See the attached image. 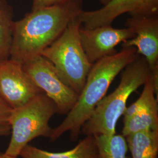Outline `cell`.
Segmentation results:
<instances>
[{
	"label": "cell",
	"instance_id": "8fae6325",
	"mask_svg": "<svg viewBox=\"0 0 158 158\" xmlns=\"http://www.w3.org/2000/svg\"><path fill=\"white\" fill-rule=\"evenodd\" d=\"M99 152L96 139L87 135L73 149L63 152H51L28 144L19 154L22 158H98Z\"/></svg>",
	"mask_w": 158,
	"mask_h": 158
},
{
	"label": "cell",
	"instance_id": "52a82bcc",
	"mask_svg": "<svg viewBox=\"0 0 158 158\" xmlns=\"http://www.w3.org/2000/svg\"><path fill=\"white\" fill-rule=\"evenodd\" d=\"M42 93L23 64L10 58L0 62V100L10 108L19 107Z\"/></svg>",
	"mask_w": 158,
	"mask_h": 158
},
{
	"label": "cell",
	"instance_id": "9c48e42d",
	"mask_svg": "<svg viewBox=\"0 0 158 158\" xmlns=\"http://www.w3.org/2000/svg\"><path fill=\"white\" fill-rule=\"evenodd\" d=\"M79 36L85 54L91 64L105 57L115 53V48L120 44L135 36L133 31L113 28L111 25L86 29L80 27Z\"/></svg>",
	"mask_w": 158,
	"mask_h": 158
},
{
	"label": "cell",
	"instance_id": "ffe728a7",
	"mask_svg": "<svg viewBox=\"0 0 158 158\" xmlns=\"http://www.w3.org/2000/svg\"><path fill=\"white\" fill-rule=\"evenodd\" d=\"M100 2L102 3L103 6L105 5L106 4H107L108 2L109 1V0H100Z\"/></svg>",
	"mask_w": 158,
	"mask_h": 158
},
{
	"label": "cell",
	"instance_id": "ac0fdd59",
	"mask_svg": "<svg viewBox=\"0 0 158 158\" xmlns=\"http://www.w3.org/2000/svg\"><path fill=\"white\" fill-rule=\"evenodd\" d=\"M11 133V127L9 124L0 125V137L8 135Z\"/></svg>",
	"mask_w": 158,
	"mask_h": 158
},
{
	"label": "cell",
	"instance_id": "3957f363",
	"mask_svg": "<svg viewBox=\"0 0 158 158\" xmlns=\"http://www.w3.org/2000/svg\"><path fill=\"white\" fill-rule=\"evenodd\" d=\"M121 80L115 90L98 103L81 131L85 135H113L117 123L124 112L130 96L143 85L151 72L147 60L139 56L121 72Z\"/></svg>",
	"mask_w": 158,
	"mask_h": 158
},
{
	"label": "cell",
	"instance_id": "d6986e66",
	"mask_svg": "<svg viewBox=\"0 0 158 158\" xmlns=\"http://www.w3.org/2000/svg\"><path fill=\"white\" fill-rule=\"evenodd\" d=\"M0 158H16L6 155L4 153H0Z\"/></svg>",
	"mask_w": 158,
	"mask_h": 158
},
{
	"label": "cell",
	"instance_id": "7a4b0ae2",
	"mask_svg": "<svg viewBox=\"0 0 158 158\" xmlns=\"http://www.w3.org/2000/svg\"><path fill=\"white\" fill-rule=\"evenodd\" d=\"M139 54L134 47L123 48L118 52L94 63L89 72L84 87L73 108L62 123L53 128L51 137L55 141L65 132L76 141L85 122L90 118L98 103L105 97L113 80Z\"/></svg>",
	"mask_w": 158,
	"mask_h": 158
},
{
	"label": "cell",
	"instance_id": "4fadbf2b",
	"mask_svg": "<svg viewBox=\"0 0 158 158\" xmlns=\"http://www.w3.org/2000/svg\"><path fill=\"white\" fill-rule=\"evenodd\" d=\"M123 124L122 135L124 136L138 132L158 130V101L129 118L124 119Z\"/></svg>",
	"mask_w": 158,
	"mask_h": 158
},
{
	"label": "cell",
	"instance_id": "ba28073f",
	"mask_svg": "<svg viewBox=\"0 0 158 158\" xmlns=\"http://www.w3.org/2000/svg\"><path fill=\"white\" fill-rule=\"evenodd\" d=\"M128 13L131 17L158 14V0H109L97 10L81 11L79 14L83 28L91 29L111 25L120 15Z\"/></svg>",
	"mask_w": 158,
	"mask_h": 158
},
{
	"label": "cell",
	"instance_id": "5bb4252c",
	"mask_svg": "<svg viewBox=\"0 0 158 158\" xmlns=\"http://www.w3.org/2000/svg\"><path fill=\"white\" fill-rule=\"evenodd\" d=\"M14 23L11 6L0 0V62L10 56Z\"/></svg>",
	"mask_w": 158,
	"mask_h": 158
},
{
	"label": "cell",
	"instance_id": "6da1fadb",
	"mask_svg": "<svg viewBox=\"0 0 158 158\" xmlns=\"http://www.w3.org/2000/svg\"><path fill=\"white\" fill-rule=\"evenodd\" d=\"M83 0L32 11L14 23L10 59L23 64L42 52L62 34L68 24L83 11Z\"/></svg>",
	"mask_w": 158,
	"mask_h": 158
},
{
	"label": "cell",
	"instance_id": "9a60e30c",
	"mask_svg": "<svg viewBox=\"0 0 158 158\" xmlns=\"http://www.w3.org/2000/svg\"><path fill=\"white\" fill-rule=\"evenodd\" d=\"M99 155L103 158H129L128 145L124 136L99 135L94 136Z\"/></svg>",
	"mask_w": 158,
	"mask_h": 158
},
{
	"label": "cell",
	"instance_id": "44dd1931",
	"mask_svg": "<svg viewBox=\"0 0 158 158\" xmlns=\"http://www.w3.org/2000/svg\"><path fill=\"white\" fill-rule=\"evenodd\" d=\"M98 158H103L102 157V156H100V155H99V156H98Z\"/></svg>",
	"mask_w": 158,
	"mask_h": 158
},
{
	"label": "cell",
	"instance_id": "5b68a950",
	"mask_svg": "<svg viewBox=\"0 0 158 158\" xmlns=\"http://www.w3.org/2000/svg\"><path fill=\"white\" fill-rule=\"evenodd\" d=\"M57 113L55 102L44 93L19 107L12 109L8 118L11 138L4 153L17 158L30 142L40 136L51 137L49 123Z\"/></svg>",
	"mask_w": 158,
	"mask_h": 158
},
{
	"label": "cell",
	"instance_id": "277c9868",
	"mask_svg": "<svg viewBox=\"0 0 158 158\" xmlns=\"http://www.w3.org/2000/svg\"><path fill=\"white\" fill-rule=\"evenodd\" d=\"M81 26L78 15L40 55L53 64L64 83L79 95L93 65L87 59L81 44L79 29Z\"/></svg>",
	"mask_w": 158,
	"mask_h": 158
},
{
	"label": "cell",
	"instance_id": "8992f818",
	"mask_svg": "<svg viewBox=\"0 0 158 158\" xmlns=\"http://www.w3.org/2000/svg\"><path fill=\"white\" fill-rule=\"evenodd\" d=\"M23 67L34 83L55 102L57 113L67 115L79 94L64 83L53 64L40 55L24 63Z\"/></svg>",
	"mask_w": 158,
	"mask_h": 158
},
{
	"label": "cell",
	"instance_id": "2e32d148",
	"mask_svg": "<svg viewBox=\"0 0 158 158\" xmlns=\"http://www.w3.org/2000/svg\"><path fill=\"white\" fill-rule=\"evenodd\" d=\"M67 1L68 0H33L32 10L61 4Z\"/></svg>",
	"mask_w": 158,
	"mask_h": 158
},
{
	"label": "cell",
	"instance_id": "7c38bea8",
	"mask_svg": "<svg viewBox=\"0 0 158 158\" xmlns=\"http://www.w3.org/2000/svg\"><path fill=\"white\" fill-rule=\"evenodd\" d=\"M125 137L132 158H158V130L138 132Z\"/></svg>",
	"mask_w": 158,
	"mask_h": 158
},
{
	"label": "cell",
	"instance_id": "30bf717a",
	"mask_svg": "<svg viewBox=\"0 0 158 158\" xmlns=\"http://www.w3.org/2000/svg\"><path fill=\"white\" fill-rule=\"evenodd\" d=\"M125 25L135 36L123 43L122 47L135 48L147 60L153 77L158 81V15L131 17Z\"/></svg>",
	"mask_w": 158,
	"mask_h": 158
},
{
	"label": "cell",
	"instance_id": "e0dca14e",
	"mask_svg": "<svg viewBox=\"0 0 158 158\" xmlns=\"http://www.w3.org/2000/svg\"><path fill=\"white\" fill-rule=\"evenodd\" d=\"M11 110L0 100V125L8 124V118Z\"/></svg>",
	"mask_w": 158,
	"mask_h": 158
}]
</instances>
